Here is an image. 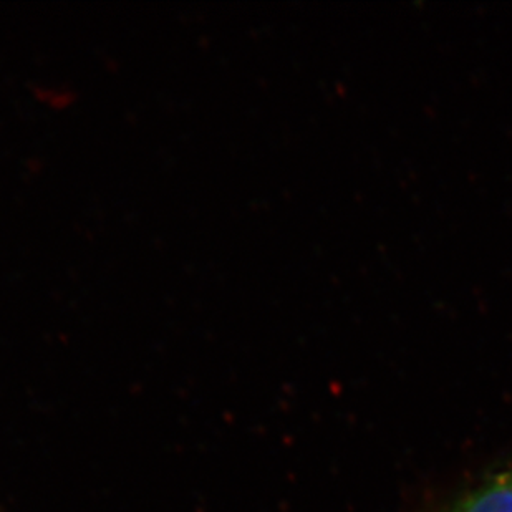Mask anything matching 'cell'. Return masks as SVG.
<instances>
[{
  "instance_id": "cell-1",
  "label": "cell",
  "mask_w": 512,
  "mask_h": 512,
  "mask_svg": "<svg viewBox=\"0 0 512 512\" xmlns=\"http://www.w3.org/2000/svg\"><path fill=\"white\" fill-rule=\"evenodd\" d=\"M397 512H512V441Z\"/></svg>"
}]
</instances>
